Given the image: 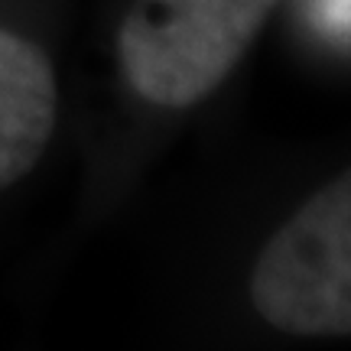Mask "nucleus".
Masks as SVG:
<instances>
[{"instance_id":"f257e3e1","label":"nucleus","mask_w":351,"mask_h":351,"mask_svg":"<svg viewBox=\"0 0 351 351\" xmlns=\"http://www.w3.org/2000/svg\"><path fill=\"white\" fill-rule=\"evenodd\" d=\"M280 0H134L117 33L130 91L182 111L208 98L254 46Z\"/></svg>"},{"instance_id":"7ed1b4c3","label":"nucleus","mask_w":351,"mask_h":351,"mask_svg":"<svg viewBox=\"0 0 351 351\" xmlns=\"http://www.w3.org/2000/svg\"><path fill=\"white\" fill-rule=\"evenodd\" d=\"M59 88L46 52L0 26V192L23 179L49 147Z\"/></svg>"},{"instance_id":"f03ea898","label":"nucleus","mask_w":351,"mask_h":351,"mask_svg":"<svg viewBox=\"0 0 351 351\" xmlns=\"http://www.w3.org/2000/svg\"><path fill=\"white\" fill-rule=\"evenodd\" d=\"M251 302L287 335H351V169L309 195L263 244Z\"/></svg>"}]
</instances>
